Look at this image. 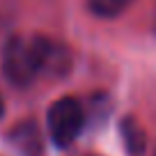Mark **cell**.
I'll return each mask as SVG.
<instances>
[{"label": "cell", "instance_id": "cell-4", "mask_svg": "<svg viewBox=\"0 0 156 156\" xmlns=\"http://www.w3.org/2000/svg\"><path fill=\"white\" fill-rule=\"evenodd\" d=\"M136 0H87V9L97 19H117L122 16Z\"/></svg>", "mask_w": 156, "mask_h": 156}, {"label": "cell", "instance_id": "cell-5", "mask_svg": "<svg viewBox=\"0 0 156 156\" xmlns=\"http://www.w3.org/2000/svg\"><path fill=\"white\" fill-rule=\"evenodd\" d=\"M122 138H124V145L126 149L131 151L133 156H140L145 151V131L140 129V124L131 117H126L122 122Z\"/></svg>", "mask_w": 156, "mask_h": 156}, {"label": "cell", "instance_id": "cell-6", "mask_svg": "<svg viewBox=\"0 0 156 156\" xmlns=\"http://www.w3.org/2000/svg\"><path fill=\"white\" fill-rule=\"evenodd\" d=\"M2 110H5V106H2V99H0V117H2Z\"/></svg>", "mask_w": 156, "mask_h": 156}, {"label": "cell", "instance_id": "cell-3", "mask_svg": "<svg viewBox=\"0 0 156 156\" xmlns=\"http://www.w3.org/2000/svg\"><path fill=\"white\" fill-rule=\"evenodd\" d=\"M7 142L21 156H44V136H41V129L37 126V122H32V119L12 126L7 133Z\"/></svg>", "mask_w": 156, "mask_h": 156}, {"label": "cell", "instance_id": "cell-2", "mask_svg": "<svg viewBox=\"0 0 156 156\" xmlns=\"http://www.w3.org/2000/svg\"><path fill=\"white\" fill-rule=\"evenodd\" d=\"M85 126V110L83 103L76 97H60L51 103L46 112V131L55 147L67 149L78 140Z\"/></svg>", "mask_w": 156, "mask_h": 156}, {"label": "cell", "instance_id": "cell-1", "mask_svg": "<svg viewBox=\"0 0 156 156\" xmlns=\"http://www.w3.org/2000/svg\"><path fill=\"white\" fill-rule=\"evenodd\" d=\"M44 46L41 34H14L2 46V73L14 87H28L44 73Z\"/></svg>", "mask_w": 156, "mask_h": 156}]
</instances>
